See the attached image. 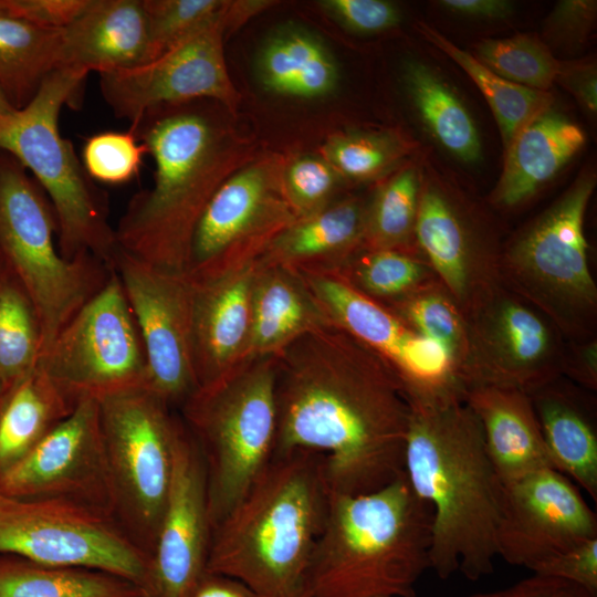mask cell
<instances>
[{"instance_id": "ffe728a7", "label": "cell", "mask_w": 597, "mask_h": 597, "mask_svg": "<svg viewBox=\"0 0 597 597\" xmlns=\"http://www.w3.org/2000/svg\"><path fill=\"white\" fill-rule=\"evenodd\" d=\"M210 540L205 467L182 423L175 443L167 505L142 586L143 597H190L207 573Z\"/></svg>"}, {"instance_id": "44dd1931", "label": "cell", "mask_w": 597, "mask_h": 597, "mask_svg": "<svg viewBox=\"0 0 597 597\" xmlns=\"http://www.w3.org/2000/svg\"><path fill=\"white\" fill-rule=\"evenodd\" d=\"M465 217L440 188L421 187L416 243L463 314L501 285L502 250L484 241Z\"/></svg>"}, {"instance_id": "1f68e13d", "label": "cell", "mask_w": 597, "mask_h": 597, "mask_svg": "<svg viewBox=\"0 0 597 597\" xmlns=\"http://www.w3.org/2000/svg\"><path fill=\"white\" fill-rule=\"evenodd\" d=\"M0 597H143V593L135 583L106 572L0 554Z\"/></svg>"}, {"instance_id": "60d3db41", "label": "cell", "mask_w": 597, "mask_h": 597, "mask_svg": "<svg viewBox=\"0 0 597 597\" xmlns=\"http://www.w3.org/2000/svg\"><path fill=\"white\" fill-rule=\"evenodd\" d=\"M227 0H143L150 61L214 18Z\"/></svg>"}, {"instance_id": "8fae6325", "label": "cell", "mask_w": 597, "mask_h": 597, "mask_svg": "<svg viewBox=\"0 0 597 597\" xmlns=\"http://www.w3.org/2000/svg\"><path fill=\"white\" fill-rule=\"evenodd\" d=\"M0 554L50 566L106 572L140 589L150 564L149 556L113 516L65 500L1 494Z\"/></svg>"}, {"instance_id": "11a10c76", "label": "cell", "mask_w": 597, "mask_h": 597, "mask_svg": "<svg viewBox=\"0 0 597 597\" xmlns=\"http://www.w3.org/2000/svg\"><path fill=\"white\" fill-rule=\"evenodd\" d=\"M7 394H8V391L6 390L2 381L0 380V411L2 409V406H3L4 399L7 397Z\"/></svg>"}, {"instance_id": "b9f144b4", "label": "cell", "mask_w": 597, "mask_h": 597, "mask_svg": "<svg viewBox=\"0 0 597 597\" xmlns=\"http://www.w3.org/2000/svg\"><path fill=\"white\" fill-rule=\"evenodd\" d=\"M148 154L134 133L103 132L86 138L82 164L92 180L121 185L135 178Z\"/></svg>"}, {"instance_id": "f5cc1de1", "label": "cell", "mask_w": 597, "mask_h": 597, "mask_svg": "<svg viewBox=\"0 0 597 597\" xmlns=\"http://www.w3.org/2000/svg\"><path fill=\"white\" fill-rule=\"evenodd\" d=\"M190 597H255L241 582L221 574L206 573Z\"/></svg>"}, {"instance_id": "d590c367", "label": "cell", "mask_w": 597, "mask_h": 597, "mask_svg": "<svg viewBox=\"0 0 597 597\" xmlns=\"http://www.w3.org/2000/svg\"><path fill=\"white\" fill-rule=\"evenodd\" d=\"M384 306L416 333L439 346L462 379L468 347L467 320L439 280Z\"/></svg>"}, {"instance_id": "ab89813d", "label": "cell", "mask_w": 597, "mask_h": 597, "mask_svg": "<svg viewBox=\"0 0 597 597\" xmlns=\"http://www.w3.org/2000/svg\"><path fill=\"white\" fill-rule=\"evenodd\" d=\"M401 154L400 144L389 135L355 132L334 134L320 149L342 179L354 181L381 176Z\"/></svg>"}, {"instance_id": "4316f807", "label": "cell", "mask_w": 597, "mask_h": 597, "mask_svg": "<svg viewBox=\"0 0 597 597\" xmlns=\"http://www.w3.org/2000/svg\"><path fill=\"white\" fill-rule=\"evenodd\" d=\"M251 313L250 359L274 356L306 333L332 323L297 271L258 262Z\"/></svg>"}, {"instance_id": "816d5d0a", "label": "cell", "mask_w": 597, "mask_h": 597, "mask_svg": "<svg viewBox=\"0 0 597 597\" xmlns=\"http://www.w3.org/2000/svg\"><path fill=\"white\" fill-rule=\"evenodd\" d=\"M444 9L465 17L500 19L511 14L513 7L503 0H442Z\"/></svg>"}, {"instance_id": "30bf717a", "label": "cell", "mask_w": 597, "mask_h": 597, "mask_svg": "<svg viewBox=\"0 0 597 597\" xmlns=\"http://www.w3.org/2000/svg\"><path fill=\"white\" fill-rule=\"evenodd\" d=\"M115 517L151 557L169 495L182 420L147 387L98 400Z\"/></svg>"}, {"instance_id": "8992f818", "label": "cell", "mask_w": 597, "mask_h": 597, "mask_svg": "<svg viewBox=\"0 0 597 597\" xmlns=\"http://www.w3.org/2000/svg\"><path fill=\"white\" fill-rule=\"evenodd\" d=\"M87 74L59 67L28 104L0 116V150L30 170L48 196L57 221L61 254L67 260L92 254L113 266L118 244L107 221L106 197L59 129L62 107L74 98Z\"/></svg>"}, {"instance_id": "db71d44e", "label": "cell", "mask_w": 597, "mask_h": 597, "mask_svg": "<svg viewBox=\"0 0 597 597\" xmlns=\"http://www.w3.org/2000/svg\"><path fill=\"white\" fill-rule=\"evenodd\" d=\"M17 109L0 90V116L10 114Z\"/></svg>"}, {"instance_id": "bcb514c9", "label": "cell", "mask_w": 597, "mask_h": 597, "mask_svg": "<svg viewBox=\"0 0 597 597\" xmlns=\"http://www.w3.org/2000/svg\"><path fill=\"white\" fill-rule=\"evenodd\" d=\"M533 573L562 578L597 594V537L563 551Z\"/></svg>"}, {"instance_id": "7a4b0ae2", "label": "cell", "mask_w": 597, "mask_h": 597, "mask_svg": "<svg viewBox=\"0 0 597 597\" xmlns=\"http://www.w3.org/2000/svg\"><path fill=\"white\" fill-rule=\"evenodd\" d=\"M196 102L153 107L130 122L154 159V184L133 197L115 229L121 250L178 273H187L196 227L213 195L258 156L252 139Z\"/></svg>"}, {"instance_id": "681fc988", "label": "cell", "mask_w": 597, "mask_h": 597, "mask_svg": "<svg viewBox=\"0 0 597 597\" xmlns=\"http://www.w3.org/2000/svg\"><path fill=\"white\" fill-rule=\"evenodd\" d=\"M562 376L580 387L597 389V339L566 341Z\"/></svg>"}, {"instance_id": "7402d4cb", "label": "cell", "mask_w": 597, "mask_h": 597, "mask_svg": "<svg viewBox=\"0 0 597 597\" xmlns=\"http://www.w3.org/2000/svg\"><path fill=\"white\" fill-rule=\"evenodd\" d=\"M255 269L256 261L217 277H190L198 388L216 383L250 360L251 290Z\"/></svg>"}, {"instance_id": "f546056e", "label": "cell", "mask_w": 597, "mask_h": 597, "mask_svg": "<svg viewBox=\"0 0 597 597\" xmlns=\"http://www.w3.org/2000/svg\"><path fill=\"white\" fill-rule=\"evenodd\" d=\"M75 406L38 364L10 389L0 411V473L25 457Z\"/></svg>"}, {"instance_id": "e0dca14e", "label": "cell", "mask_w": 597, "mask_h": 597, "mask_svg": "<svg viewBox=\"0 0 597 597\" xmlns=\"http://www.w3.org/2000/svg\"><path fill=\"white\" fill-rule=\"evenodd\" d=\"M143 343L151 391L171 408L198 389L192 345V283L118 248L113 261Z\"/></svg>"}, {"instance_id": "cb8c5ba5", "label": "cell", "mask_w": 597, "mask_h": 597, "mask_svg": "<svg viewBox=\"0 0 597 597\" xmlns=\"http://www.w3.org/2000/svg\"><path fill=\"white\" fill-rule=\"evenodd\" d=\"M464 402L481 425L486 453L503 485L553 468L528 394L474 385L465 390Z\"/></svg>"}, {"instance_id": "d6986e66", "label": "cell", "mask_w": 597, "mask_h": 597, "mask_svg": "<svg viewBox=\"0 0 597 597\" xmlns=\"http://www.w3.org/2000/svg\"><path fill=\"white\" fill-rule=\"evenodd\" d=\"M504 486L496 551L534 572L563 551L597 537V516L574 482L553 468Z\"/></svg>"}, {"instance_id": "e575fe53", "label": "cell", "mask_w": 597, "mask_h": 597, "mask_svg": "<svg viewBox=\"0 0 597 597\" xmlns=\"http://www.w3.org/2000/svg\"><path fill=\"white\" fill-rule=\"evenodd\" d=\"M334 275L383 305L438 280L420 251L383 249H363Z\"/></svg>"}, {"instance_id": "d4e9b609", "label": "cell", "mask_w": 597, "mask_h": 597, "mask_svg": "<svg viewBox=\"0 0 597 597\" xmlns=\"http://www.w3.org/2000/svg\"><path fill=\"white\" fill-rule=\"evenodd\" d=\"M366 207V201L349 197L296 219L256 262L335 274L364 249Z\"/></svg>"}, {"instance_id": "2e32d148", "label": "cell", "mask_w": 597, "mask_h": 597, "mask_svg": "<svg viewBox=\"0 0 597 597\" xmlns=\"http://www.w3.org/2000/svg\"><path fill=\"white\" fill-rule=\"evenodd\" d=\"M298 273L332 323L389 364L410 406H441L464 400L465 385L439 346L339 276Z\"/></svg>"}, {"instance_id": "277c9868", "label": "cell", "mask_w": 597, "mask_h": 597, "mask_svg": "<svg viewBox=\"0 0 597 597\" xmlns=\"http://www.w3.org/2000/svg\"><path fill=\"white\" fill-rule=\"evenodd\" d=\"M329 493L323 453L272 455L212 528L206 570L241 582L255 597H307L308 566Z\"/></svg>"}, {"instance_id": "484cf974", "label": "cell", "mask_w": 597, "mask_h": 597, "mask_svg": "<svg viewBox=\"0 0 597 597\" xmlns=\"http://www.w3.org/2000/svg\"><path fill=\"white\" fill-rule=\"evenodd\" d=\"M585 140L577 124L546 108L524 125L505 148L503 171L490 202L502 209L525 202L580 150Z\"/></svg>"}, {"instance_id": "f6af8a7d", "label": "cell", "mask_w": 597, "mask_h": 597, "mask_svg": "<svg viewBox=\"0 0 597 597\" xmlns=\"http://www.w3.org/2000/svg\"><path fill=\"white\" fill-rule=\"evenodd\" d=\"M596 1H559L545 22V35L554 44L575 48L587 39L596 18Z\"/></svg>"}, {"instance_id": "7dc6e473", "label": "cell", "mask_w": 597, "mask_h": 597, "mask_svg": "<svg viewBox=\"0 0 597 597\" xmlns=\"http://www.w3.org/2000/svg\"><path fill=\"white\" fill-rule=\"evenodd\" d=\"M90 0H0V7L13 17L49 30L70 25Z\"/></svg>"}, {"instance_id": "9c48e42d", "label": "cell", "mask_w": 597, "mask_h": 597, "mask_svg": "<svg viewBox=\"0 0 597 597\" xmlns=\"http://www.w3.org/2000/svg\"><path fill=\"white\" fill-rule=\"evenodd\" d=\"M55 233V212L43 189L12 156L0 157V253L35 310L41 356L113 271L92 254L65 259Z\"/></svg>"}, {"instance_id": "5b68a950", "label": "cell", "mask_w": 597, "mask_h": 597, "mask_svg": "<svg viewBox=\"0 0 597 597\" xmlns=\"http://www.w3.org/2000/svg\"><path fill=\"white\" fill-rule=\"evenodd\" d=\"M431 509L405 473L369 493H329L307 597H417L430 568Z\"/></svg>"}, {"instance_id": "c3c4849f", "label": "cell", "mask_w": 597, "mask_h": 597, "mask_svg": "<svg viewBox=\"0 0 597 597\" xmlns=\"http://www.w3.org/2000/svg\"><path fill=\"white\" fill-rule=\"evenodd\" d=\"M463 597H597V594L562 578L533 573L509 587Z\"/></svg>"}, {"instance_id": "ee69618b", "label": "cell", "mask_w": 597, "mask_h": 597, "mask_svg": "<svg viewBox=\"0 0 597 597\" xmlns=\"http://www.w3.org/2000/svg\"><path fill=\"white\" fill-rule=\"evenodd\" d=\"M320 7L344 28L370 34L385 31L400 21L398 8L383 0H323Z\"/></svg>"}, {"instance_id": "ac0fdd59", "label": "cell", "mask_w": 597, "mask_h": 597, "mask_svg": "<svg viewBox=\"0 0 597 597\" xmlns=\"http://www.w3.org/2000/svg\"><path fill=\"white\" fill-rule=\"evenodd\" d=\"M0 494L65 500L116 520L98 400L81 399L25 457L1 472Z\"/></svg>"}, {"instance_id": "8d00e7d4", "label": "cell", "mask_w": 597, "mask_h": 597, "mask_svg": "<svg viewBox=\"0 0 597 597\" xmlns=\"http://www.w3.org/2000/svg\"><path fill=\"white\" fill-rule=\"evenodd\" d=\"M421 184L412 168H406L383 184L367 202L364 249L419 251L416 221Z\"/></svg>"}, {"instance_id": "52a82bcc", "label": "cell", "mask_w": 597, "mask_h": 597, "mask_svg": "<svg viewBox=\"0 0 597 597\" xmlns=\"http://www.w3.org/2000/svg\"><path fill=\"white\" fill-rule=\"evenodd\" d=\"M275 375V356L252 358L198 388L180 407L202 458L211 531L273 455Z\"/></svg>"}, {"instance_id": "836d02e7", "label": "cell", "mask_w": 597, "mask_h": 597, "mask_svg": "<svg viewBox=\"0 0 597 597\" xmlns=\"http://www.w3.org/2000/svg\"><path fill=\"white\" fill-rule=\"evenodd\" d=\"M420 33L455 62L481 91L499 125L506 148L516 133L536 115L551 107L548 92L527 88L498 75L473 54L460 49L434 28L419 24Z\"/></svg>"}, {"instance_id": "5bb4252c", "label": "cell", "mask_w": 597, "mask_h": 597, "mask_svg": "<svg viewBox=\"0 0 597 597\" xmlns=\"http://www.w3.org/2000/svg\"><path fill=\"white\" fill-rule=\"evenodd\" d=\"M244 19L235 1L160 56L142 65L100 73L101 94L118 118L192 101H211L234 114L240 103L224 57L223 42Z\"/></svg>"}, {"instance_id": "74e56055", "label": "cell", "mask_w": 597, "mask_h": 597, "mask_svg": "<svg viewBox=\"0 0 597 597\" xmlns=\"http://www.w3.org/2000/svg\"><path fill=\"white\" fill-rule=\"evenodd\" d=\"M42 337L35 310L11 272L0 280V380L6 390L39 364Z\"/></svg>"}, {"instance_id": "9f6ffc18", "label": "cell", "mask_w": 597, "mask_h": 597, "mask_svg": "<svg viewBox=\"0 0 597 597\" xmlns=\"http://www.w3.org/2000/svg\"><path fill=\"white\" fill-rule=\"evenodd\" d=\"M7 273L4 269L2 268V264L0 263V280L3 277V275Z\"/></svg>"}, {"instance_id": "f35d334b", "label": "cell", "mask_w": 597, "mask_h": 597, "mask_svg": "<svg viewBox=\"0 0 597 597\" xmlns=\"http://www.w3.org/2000/svg\"><path fill=\"white\" fill-rule=\"evenodd\" d=\"M474 57L503 78L542 92L556 82L561 62L531 34L485 39L476 45Z\"/></svg>"}, {"instance_id": "9a60e30c", "label": "cell", "mask_w": 597, "mask_h": 597, "mask_svg": "<svg viewBox=\"0 0 597 597\" xmlns=\"http://www.w3.org/2000/svg\"><path fill=\"white\" fill-rule=\"evenodd\" d=\"M462 379L532 394L562 377L566 339L527 301L502 284L464 314Z\"/></svg>"}, {"instance_id": "83f0119b", "label": "cell", "mask_w": 597, "mask_h": 597, "mask_svg": "<svg viewBox=\"0 0 597 597\" xmlns=\"http://www.w3.org/2000/svg\"><path fill=\"white\" fill-rule=\"evenodd\" d=\"M561 379V378H559ZM559 379L530 394L553 469L597 501V430L582 394Z\"/></svg>"}, {"instance_id": "7bdbcfd3", "label": "cell", "mask_w": 597, "mask_h": 597, "mask_svg": "<svg viewBox=\"0 0 597 597\" xmlns=\"http://www.w3.org/2000/svg\"><path fill=\"white\" fill-rule=\"evenodd\" d=\"M282 179L286 200L297 219L333 202L343 180L322 156L312 154L286 159Z\"/></svg>"}, {"instance_id": "4fadbf2b", "label": "cell", "mask_w": 597, "mask_h": 597, "mask_svg": "<svg viewBox=\"0 0 597 597\" xmlns=\"http://www.w3.org/2000/svg\"><path fill=\"white\" fill-rule=\"evenodd\" d=\"M285 160L258 155L221 185L196 227L189 277L212 279L258 261L297 219L283 189Z\"/></svg>"}, {"instance_id": "f1b7e54d", "label": "cell", "mask_w": 597, "mask_h": 597, "mask_svg": "<svg viewBox=\"0 0 597 597\" xmlns=\"http://www.w3.org/2000/svg\"><path fill=\"white\" fill-rule=\"evenodd\" d=\"M256 73L268 91L303 98L328 95L338 83V67L329 50L300 28L277 31L265 42Z\"/></svg>"}, {"instance_id": "4dcf8cb0", "label": "cell", "mask_w": 597, "mask_h": 597, "mask_svg": "<svg viewBox=\"0 0 597 597\" xmlns=\"http://www.w3.org/2000/svg\"><path fill=\"white\" fill-rule=\"evenodd\" d=\"M61 30L36 27L0 7V90L15 108L61 67Z\"/></svg>"}, {"instance_id": "d6a6232c", "label": "cell", "mask_w": 597, "mask_h": 597, "mask_svg": "<svg viewBox=\"0 0 597 597\" xmlns=\"http://www.w3.org/2000/svg\"><path fill=\"white\" fill-rule=\"evenodd\" d=\"M404 77L417 112L433 137L461 160H478L481 144L474 122L451 88L417 61L406 65Z\"/></svg>"}, {"instance_id": "3957f363", "label": "cell", "mask_w": 597, "mask_h": 597, "mask_svg": "<svg viewBox=\"0 0 597 597\" xmlns=\"http://www.w3.org/2000/svg\"><path fill=\"white\" fill-rule=\"evenodd\" d=\"M404 473L431 509L430 568L476 580L493 572L504 486L464 402L410 406Z\"/></svg>"}, {"instance_id": "6da1fadb", "label": "cell", "mask_w": 597, "mask_h": 597, "mask_svg": "<svg viewBox=\"0 0 597 597\" xmlns=\"http://www.w3.org/2000/svg\"><path fill=\"white\" fill-rule=\"evenodd\" d=\"M274 454L325 455L331 492L358 495L404 472L410 405L389 364L327 324L279 354Z\"/></svg>"}, {"instance_id": "ba28073f", "label": "cell", "mask_w": 597, "mask_h": 597, "mask_svg": "<svg viewBox=\"0 0 597 597\" xmlns=\"http://www.w3.org/2000/svg\"><path fill=\"white\" fill-rule=\"evenodd\" d=\"M596 185L583 172L501 250L500 281L541 313L566 341L596 337L597 286L587 258L584 221Z\"/></svg>"}, {"instance_id": "7c38bea8", "label": "cell", "mask_w": 597, "mask_h": 597, "mask_svg": "<svg viewBox=\"0 0 597 597\" xmlns=\"http://www.w3.org/2000/svg\"><path fill=\"white\" fill-rule=\"evenodd\" d=\"M39 366L74 404L147 387L143 343L114 268L105 285L54 338Z\"/></svg>"}, {"instance_id": "603a6c76", "label": "cell", "mask_w": 597, "mask_h": 597, "mask_svg": "<svg viewBox=\"0 0 597 597\" xmlns=\"http://www.w3.org/2000/svg\"><path fill=\"white\" fill-rule=\"evenodd\" d=\"M61 41V67L100 74L150 61L143 0H90Z\"/></svg>"}, {"instance_id": "f907efd6", "label": "cell", "mask_w": 597, "mask_h": 597, "mask_svg": "<svg viewBox=\"0 0 597 597\" xmlns=\"http://www.w3.org/2000/svg\"><path fill=\"white\" fill-rule=\"evenodd\" d=\"M556 81L561 83L589 114L597 111V74L591 62H559Z\"/></svg>"}]
</instances>
